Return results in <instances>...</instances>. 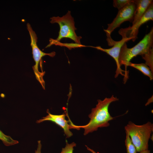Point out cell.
<instances>
[{
    "instance_id": "14",
    "label": "cell",
    "mask_w": 153,
    "mask_h": 153,
    "mask_svg": "<svg viewBox=\"0 0 153 153\" xmlns=\"http://www.w3.org/2000/svg\"><path fill=\"white\" fill-rule=\"evenodd\" d=\"M125 140V145L126 147L127 153H137L136 149L133 144L127 132Z\"/></svg>"
},
{
    "instance_id": "17",
    "label": "cell",
    "mask_w": 153,
    "mask_h": 153,
    "mask_svg": "<svg viewBox=\"0 0 153 153\" xmlns=\"http://www.w3.org/2000/svg\"><path fill=\"white\" fill-rule=\"evenodd\" d=\"M42 144L41 141L39 140L38 141L37 147V150H35V153H41Z\"/></svg>"
},
{
    "instance_id": "10",
    "label": "cell",
    "mask_w": 153,
    "mask_h": 153,
    "mask_svg": "<svg viewBox=\"0 0 153 153\" xmlns=\"http://www.w3.org/2000/svg\"><path fill=\"white\" fill-rule=\"evenodd\" d=\"M136 7L134 12L132 25L135 23L144 14L150 4L152 0H134Z\"/></svg>"
},
{
    "instance_id": "6",
    "label": "cell",
    "mask_w": 153,
    "mask_h": 153,
    "mask_svg": "<svg viewBox=\"0 0 153 153\" xmlns=\"http://www.w3.org/2000/svg\"><path fill=\"white\" fill-rule=\"evenodd\" d=\"M136 7L134 0L133 2L118 10L115 18L111 23L108 24L107 28L104 29L107 38L110 37L111 33L123 22L126 21L132 22Z\"/></svg>"
},
{
    "instance_id": "19",
    "label": "cell",
    "mask_w": 153,
    "mask_h": 153,
    "mask_svg": "<svg viewBox=\"0 0 153 153\" xmlns=\"http://www.w3.org/2000/svg\"><path fill=\"white\" fill-rule=\"evenodd\" d=\"M150 151L148 150H144L140 152V153H150Z\"/></svg>"
},
{
    "instance_id": "13",
    "label": "cell",
    "mask_w": 153,
    "mask_h": 153,
    "mask_svg": "<svg viewBox=\"0 0 153 153\" xmlns=\"http://www.w3.org/2000/svg\"><path fill=\"white\" fill-rule=\"evenodd\" d=\"M0 140L5 145L7 146L15 145L18 143V141L13 139L9 136L5 135L0 130Z\"/></svg>"
},
{
    "instance_id": "8",
    "label": "cell",
    "mask_w": 153,
    "mask_h": 153,
    "mask_svg": "<svg viewBox=\"0 0 153 153\" xmlns=\"http://www.w3.org/2000/svg\"><path fill=\"white\" fill-rule=\"evenodd\" d=\"M153 20V3H152L144 14L131 26L121 28L118 31L119 34L122 38L130 39L133 41L137 38L139 29L140 27L144 23L150 20Z\"/></svg>"
},
{
    "instance_id": "2",
    "label": "cell",
    "mask_w": 153,
    "mask_h": 153,
    "mask_svg": "<svg viewBox=\"0 0 153 153\" xmlns=\"http://www.w3.org/2000/svg\"><path fill=\"white\" fill-rule=\"evenodd\" d=\"M153 46V29L152 27L150 32L146 34L142 39L131 48H128L126 43L122 46L119 59L120 66H125V73L124 76V82L125 83L128 78V72L127 67L130 61L138 55L141 56L147 52Z\"/></svg>"
},
{
    "instance_id": "15",
    "label": "cell",
    "mask_w": 153,
    "mask_h": 153,
    "mask_svg": "<svg viewBox=\"0 0 153 153\" xmlns=\"http://www.w3.org/2000/svg\"><path fill=\"white\" fill-rule=\"evenodd\" d=\"M133 1L134 0H114L113 5L114 7L119 10Z\"/></svg>"
},
{
    "instance_id": "11",
    "label": "cell",
    "mask_w": 153,
    "mask_h": 153,
    "mask_svg": "<svg viewBox=\"0 0 153 153\" xmlns=\"http://www.w3.org/2000/svg\"><path fill=\"white\" fill-rule=\"evenodd\" d=\"M128 66H130L137 69L144 75L148 76L150 80H153V73L149 67L145 63H134L130 62Z\"/></svg>"
},
{
    "instance_id": "5",
    "label": "cell",
    "mask_w": 153,
    "mask_h": 153,
    "mask_svg": "<svg viewBox=\"0 0 153 153\" xmlns=\"http://www.w3.org/2000/svg\"><path fill=\"white\" fill-rule=\"evenodd\" d=\"M27 27L30 37V45L32 48L33 58L35 62V64L33 67V69L37 79L41 84L43 89H45V82L43 79L45 72H40L39 71V64L43 57L48 55L53 57L55 55L56 53L53 52L46 53L42 51L39 48L37 44V35L29 23L27 24Z\"/></svg>"
},
{
    "instance_id": "16",
    "label": "cell",
    "mask_w": 153,
    "mask_h": 153,
    "mask_svg": "<svg viewBox=\"0 0 153 153\" xmlns=\"http://www.w3.org/2000/svg\"><path fill=\"white\" fill-rule=\"evenodd\" d=\"M76 146V144L75 143L69 144L66 140V146L64 148H62L60 153H73V148Z\"/></svg>"
},
{
    "instance_id": "7",
    "label": "cell",
    "mask_w": 153,
    "mask_h": 153,
    "mask_svg": "<svg viewBox=\"0 0 153 153\" xmlns=\"http://www.w3.org/2000/svg\"><path fill=\"white\" fill-rule=\"evenodd\" d=\"M130 40H131L130 39L122 38L119 41H115L111 37L107 38V40L108 45L112 46L111 48L105 49L103 48L100 46H90L106 53L114 60L117 66L115 75V78H116L119 75H121L124 76V75L123 74V72H124L125 73V72L121 68V66L119 61V57L122 46L125 43Z\"/></svg>"
},
{
    "instance_id": "1",
    "label": "cell",
    "mask_w": 153,
    "mask_h": 153,
    "mask_svg": "<svg viewBox=\"0 0 153 153\" xmlns=\"http://www.w3.org/2000/svg\"><path fill=\"white\" fill-rule=\"evenodd\" d=\"M119 99L112 95L110 98H105L103 100H97L98 103L95 107L92 109L88 115L90 120L88 123L84 126H76L71 122V129H84V135H86L90 133L97 131L99 128L106 127L110 125L109 122L114 118L110 114L109 110L110 104L118 101Z\"/></svg>"
},
{
    "instance_id": "4",
    "label": "cell",
    "mask_w": 153,
    "mask_h": 153,
    "mask_svg": "<svg viewBox=\"0 0 153 153\" xmlns=\"http://www.w3.org/2000/svg\"><path fill=\"white\" fill-rule=\"evenodd\" d=\"M50 22L52 23H57L60 27L59 35L55 40H50V43L47 47L56 44L63 38H70L78 44H81L80 39L82 37L78 36L75 30L76 29L75 26L74 19L71 16V12L68 11L67 14L61 17H53L50 18Z\"/></svg>"
},
{
    "instance_id": "3",
    "label": "cell",
    "mask_w": 153,
    "mask_h": 153,
    "mask_svg": "<svg viewBox=\"0 0 153 153\" xmlns=\"http://www.w3.org/2000/svg\"><path fill=\"white\" fill-rule=\"evenodd\" d=\"M126 132L129 135L137 152L148 150V142L153 131V125L148 122L139 125L129 121L125 126Z\"/></svg>"
},
{
    "instance_id": "9",
    "label": "cell",
    "mask_w": 153,
    "mask_h": 153,
    "mask_svg": "<svg viewBox=\"0 0 153 153\" xmlns=\"http://www.w3.org/2000/svg\"><path fill=\"white\" fill-rule=\"evenodd\" d=\"M47 112L48 114L42 118L37 120L36 122L40 123L46 121H51L61 127L63 129L64 133L67 137L69 138L73 135L72 133L70 131L71 126L68 124V121L65 119V115L62 114L60 115H55L51 114L48 109Z\"/></svg>"
},
{
    "instance_id": "18",
    "label": "cell",
    "mask_w": 153,
    "mask_h": 153,
    "mask_svg": "<svg viewBox=\"0 0 153 153\" xmlns=\"http://www.w3.org/2000/svg\"><path fill=\"white\" fill-rule=\"evenodd\" d=\"M86 147L87 149L88 150L91 152L92 153H99L98 152H96L90 148L89 147H88L86 145Z\"/></svg>"
},
{
    "instance_id": "12",
    "label": "cell",
    "mask_w": 153,
    "mask_h": 153,
    "mask_svg": "<svg viewBox=\"0 0 153 153\" xmlns=\"http://www.w3.org/2000/svg\"><path fill=\"white\" fill-rule=\"evenodd\" d=\"M145 61L146 64L153 72V48L151 49L147 52L141 56Z\"/></svg>"
}]
</instances>
